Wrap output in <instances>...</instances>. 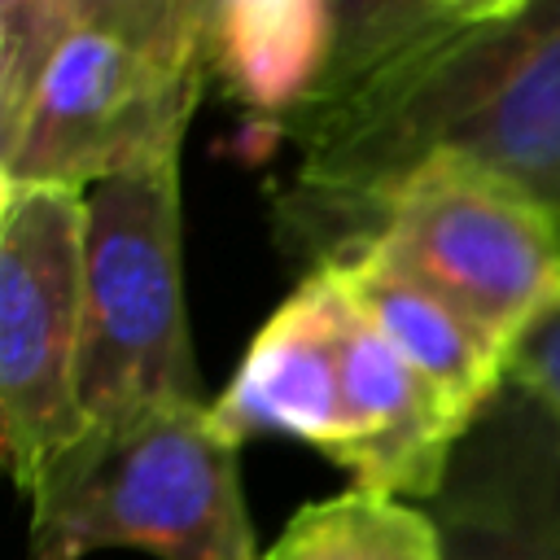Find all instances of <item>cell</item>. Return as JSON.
<instances>
[{
    "instance_id": "1",
    "label": "cell",
    "mask_w": 560,
    "mask_h": 560,
    "mask_svg": "<svg viewBox=\"0 0 560 560\" xmlns=\"http://www.w3.org/2000/svg\"><path fill=\"white\" fill-rule=\"evenodd\" d=\"M276 140L293 149L276 223L306 271L359 249L381 197L433 153L508 175L560 223V0L446 22L354 92L298 109Z\"/></svg>"
},
{
    "instance_id": "2",
    "label": "cell",
    "mask_w": 560,
    "mask_h": 560,
    "mask_svg": "<svg viewBox=\"0 0 560 560\" xmlns=\"http://www.w3.org/2000/svg\"><path fill=\"white\" fill-rule=\"evenodd\" d=\"M31 499V560L149 551L158 560H262L241 490V446L210 402L88 424Z\"/></svg>"
},
{
    "instance_id": "3",
    "label": "cell",
    "mask_w": 560,
    "mask_h": 560,
    "mask_svg": "<svg viewBox=\"0 0 560 560\" xmlns=\"http://www.w3.org/2000/svg\"><path fill=\"white\" fill-rule=\"evenodd\" d=\"M206 402L188 337L179 162L88 188L79 407L88 424Z\"/></svg>"
},
{
    "instance_id": "4",
    "label": "cell",
    "mask_w": 560,
    "mask_h": 560,
    "mask_svg": "<svg viewBox=\"0 0 560 560\" xmlns=\"http://www.w3.org/2000/svg\"><path fill=\"white\" fill-rule=\"evenodd\" d=\"M363 245L464 311L508 354L560 302V223L521 184L464 153L411 166L381 197Z\"/></svg>"
},
{
    "instance_id": "5",
    "label": "cell",
    "mask_w": 560,
    "mask_h": 560,
    "mask_svg": "<svg viewBox=\"0 0 560 560\" xmlns=\"http://www.w3.org/2000/svg\"><path fill=\"white\" fill-rule=\"evenodd\" d=\"M88 192L0 184V446L31 494L88 429L79 407Z\"/></svg>"
},
{
    "instance_id": "6",
    "label": "cell",
    "mask_w": 560,
    "mask_h": 560,
    "mask_svg": "<svg viewBox=\"0 0 560 560\" xmlns=\"http://www.w3.org/2000/svg\"><path fill=\"white\" fill-rule=\"evenodd\" d=\"M210 74L114 31L74 26L48 57L22 118L0 131V184L88 192L179 162Z\"/></svg>"
},
{
    "instance_id": "7",
    "label": "cell",
    "mask_w": 560,
    "mask_h": 560,
    "mask_svg": "<svg viewBox=\"0 0 560 560\" xmlns=\"http://www.w3.org/2000/svg\"><path fill=\"white\" fill-rule=\"evenodd\" d=\"M442 560H560V420L512 376L424 503Z\"/></svg>"
},
{
    "instance_id": "8",
    "label": "cell",
    "mask_w": 560,
    "mask_h": 560,
    "mask_svg": "<svg viewBox=\"0 0 560 560\" xmlns=\"http://www.w3.org/2000/svg\"><path fill=\"white\" fill-rule=\"evenodd\" d=\"M332 267V262H324ZM337 276V363L346 398V455L341 468L350 486L429 503L446 477L451 451L468 420L446 407V398L389 346L372 315Z\"/></svg>"
},
{
    "instance_id": "9",
    "label": "cell",
    "mask_w": 560,
    "mask_h": 560,
    "mask_svg": "<svg viewBox=\"0 0 560 560\" xmlns=\"http://www.w3.org/2000/svg\"><path fill=\"white\" fill-rule=\"evenodd\" d=\"M210 416L236 446L254 438H293L341 464L350 424L337 363L332 267H311L271 311L241 354L232 381L210 402Z\"/></svg>"
},
{
    "instance_id": "10",
    "label": "cell",
    "mask_w": 560,
    "mask_h": 560,
    "mask_svg": "<svg viewBox=\"0 0 560 560\" xmlns=\"http://www.w3.org/2000/svg\"><path fill=\"white\" fill-rule=\"evenodd\" d=\"M201 52L254 136H276L332 66V0H206Z\"/></svg>"
},
{
    "instance_id": "11",
    "label": "cell",
    "mask_w": 560,
    "mask_h": 560,
    "mask_svg": "<svg viewBox=\"0 0 560 560\" xmlns=\"http://www.w3.org/2000/svg\"><path fill=\"white\" fill-rule=\"evenodd\" d=\"M372 324L389 337V346L446 398L455 416L472 424V416L499 394L508 381V350L486 337L464 311L438 298L429 284L407 276L381 249L359 245L354 254L332 262Z\"/></svg>"
},
{
    "instance_id": "12",
    "label": "cell",
    "mask_w": 560,
    "mask_h": 560,
    "mask_svg": "<svg viewBox=\"0 0 560 560\" xmlns=\"http://www.w3.org/2000/svg\"><path fill=\"white\" fill-rule=\"evenodd\" d=\"M262 560H442V542L424 503L350 486L302 503Z\"/></svg>"
},
{
    "instance_id": "13",
    "label": "cell",
    "mask_w": 560,
    "mask_h": 560,
    "mask_svg": "<svg viewBox=\"0 0 560 560\" xmlns=\"http://www.w3.org/2000/svg\"><path fill=\"white\" fill-rule=\"evenodd\" d=\"M442 26L446 18L433 0H332V66L306 105L354 92Z\"/></svg>"
},
{
    "instance_id": "14",
    "label": "cell",
    "mask_w": 560,
    "mask_h": 560,
    "mask_svg": "<svg viewBox=\"0 0 560 560\" xmlns=\"http://www.w3.org/2000/svg\"><path fill=\"white\" fill-rule=\"evenodd\" d=\"M66 13L70 26L114 31L158 57L206 66V0H66Z\"/></svg>"
},
{
    "instance_id": "15",
    "label": "cell",
    "mask_w": 560,
    "mask_h": 560,
    "mask_svg": "<svg viewBox=\"0 0 560 560\" xmlns=\"http://www.w3.org/2000/svg\"><path fill=\"white\" fill-rule=\"evenodd\" d=\"M508 376L516 385H525L560 420V302L516 341Z\"/></svg>"
},
{
    "instance_id": "16",
    "label": "cell",
    "mask_w": 560,
    "mask_h": 560,
    "mask_svg": "<svg viewBox=\"0 0 560 560\" xmlns=\"http://www.w3.org/2000/svg\"><path fill=\"white\" fill-rule=\"evenodd\" d=\"M529 0H433V9L446 22H490V18H508Z\"/></svg>"
}]
</instances>
